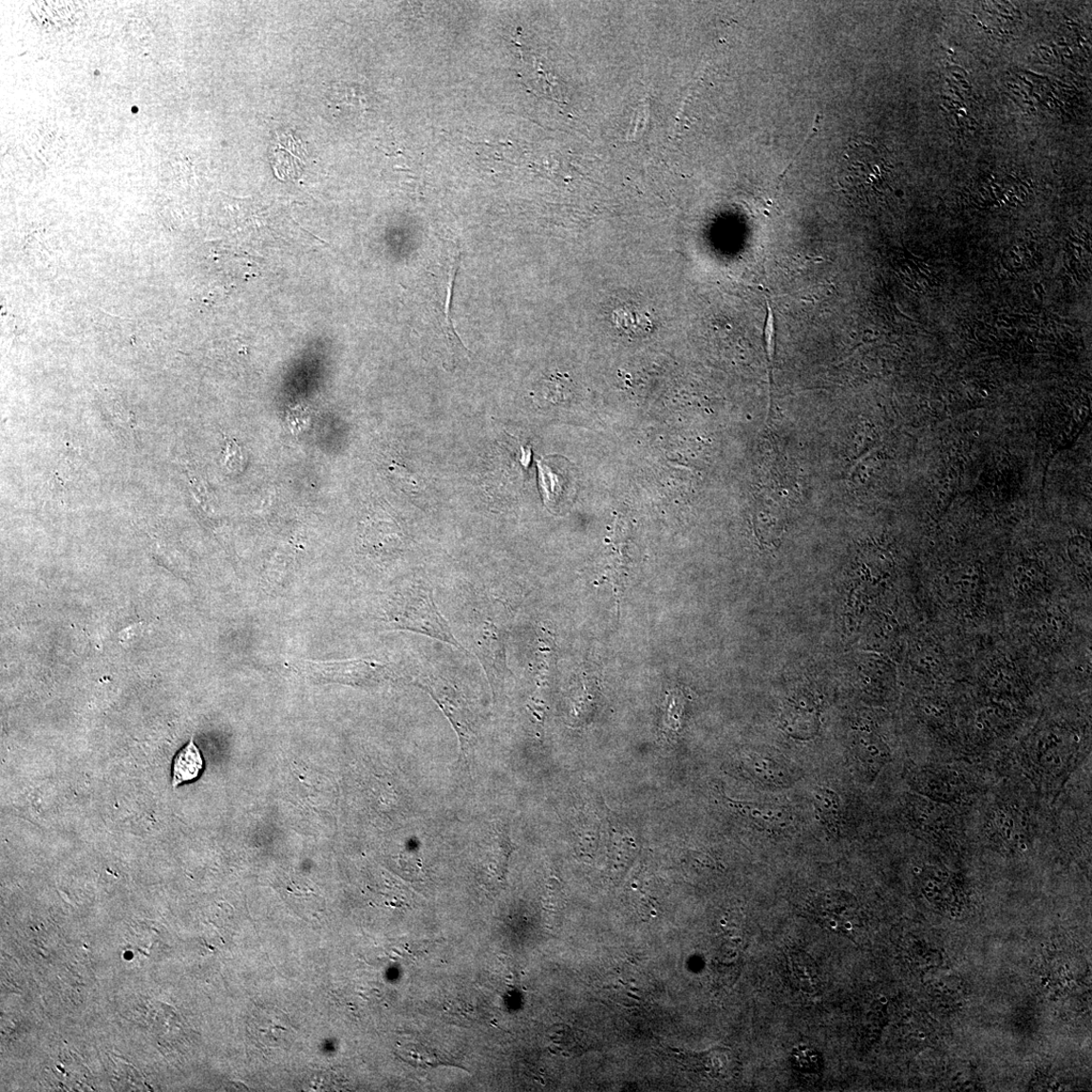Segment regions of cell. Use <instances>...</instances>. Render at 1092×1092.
I'll return each mask as SVG.
<instances>
[{"label": "cell", "instance_id": "6da1fadb", "mask_svg": "<svg viewBox=\"0 0 1092 1092\" xmlns=\"http://www.w3.org/2000/svg\"><path fill=\"white\" fill-rule=\"evenodd\" d=\"M884 152L862 138L853 139L841 154L838 180L849 198L868 201L880 193L884 174L888 173Z\"/></svg>", "mask_w": 1092, "mask_h": 1092}, {"label": "cell", "instance_id": "7a4b0ae2", "mask_svg": "<svg viewBox=\"0 0 1092 1092\" xmlns=\"http://www.w3.org/2000/svg\"><path fill=\"white\" fill-rule=\"evenodd\" d=\"M398 607L397 620L401 629L439 639L464 650L437 608L431 590L418 586L405 591Z\"/></svg>", "mask_w": 1092, "mask_h": 1092}, {"label": "cell", "instance_id": "3957f363", "mask_svg": "<svg viewBox=\"0 0 1092 1092\" xmlns=\"http://www.w3.org/2000/svg\"><path fill=\"white\" fill-rule=\"evenodd\" d=\"M983 832L992 846L1024 851L1031 840V821L1015 801L998 800L988 810Z\"/></svg>", "mask_w": 1092, "mask_h": 1092}, {"label": "cell", "instance_id": "277c9868", "mask_svg": "<svg viewBox=\"0 0 1092 1092\" xmlns=\"http://www.w3.org/2000/svg\"><path fill=\"white\" fill-rule=\"evenodd\" d=\"M912 784L922 797L947 805L959 803L974 792L970 780L962 771L937 764L917 770Z\"/></svg>", "mask_w": 1092, "mask_h": 1092}, {"label": "cell", "instance_id": "5b68a950", "mask_svg": "<svg viewBox=\"0 0 1092 1092\" xmlns=\"http://www.w3.org/2000/svg\"><path fill=\"white\" fill-rule=\"evenodd\" d=\"M419 687L424 689L440 706L454 726L461 741L462 750L476 738L474 719L464 698L445 678L428 674L418 677Z\"/></svg>", "mask_w": 1092, "mask_h": 1092}, {"label": "cell", "instance_id": "8992f818", "mask_svg": "<svg viewBox=\"0 0 1092 1092\" xmlns=\"http://www.w3.org/2000/svg\"><path fill=\"white\" fill-rule=\"evenodd\" d=\"M808 913L826 931L852 938L860 924L856 899L844 892H828L810 902Z\"/></svg>", "mask_w": 1092, "mask_h": 1092}, {"label": "cell", "instance_id": "52a82bcc", "mask_svg": "<svg viewBox=\"0 0 1092 1092\" xmlns=\"http://www.w3.org/2000/svg\"><path fill=\"white\" fill-rule=\"evenodd\" d=\"M476 653L494 687L507 674L502 631L490 621L483 622L475 635Z\"/></svg>", "mask_w": 1092, "mask_h": 1092}, {"label": "cell", "instance_id": "ba28073f", "mask_svg": "<svg viewBox=\"0 0 1092 1092\" xmlns=\"http://www.w3.org/2000/svg\"><path fill=\"white\" fill-rule=\"evenodd\" d=\"M907 803L908 819L918 832L931 837H944L954 825L951 810L947 804L932 801L922 795L909 798Z\"/></svg>", "mask_w": 1092, "mask_h": 1092}, {"label": "cell", "instance_id": "9c48e42d", "mask_svg": "<svg viewBox=\"0 0 1092 1092\" xmlns=\"http://www.w3.org/2000/svg\"><path fill=\"white\" fill-rule=\"evenodd\" d=\"M742 764L748 774L763 784L785 786L794 781V772L788 764L771 755L753 754Z\"/></svg>", "mask_w": 1092, "mask_h": 1092}, {"label": "cell", "instance_id": "30bf717a", "mask_svg": "<svg viewBox=\"0 0 1092 1092\" xmlns=\"http://www.w3.org/2000/svg\"><path fill=\"white\" fill-rule=\"evenodd\" d=\"M726 804L733 810L757 824L767 829H782L790 822V814L781 806L767 805L756 802H747L725 799Z\"/></svg>", "mask_w": 1092, "mask_h": 1092}, {"label": "cell", "instance_id": "8fae6325", "mask_svg": "<svg viewBox=\"0 0 1092 1092\" xmlns=\"http://www.w3.org/2000/svg\"><path fill=\"white\" fill-rule=\"evenodd\" d=\"M790 978L795 988L806 993H814L819 988L818 966L805 951H790L787 959Z\"/></svg>", "mask_w": 1092, "mask_h": 1092}, {"label": "cell", "instance_id": "7c38bea8", "mask_svg": "<svg viewBox=\"0 0 1092 1092\" xmlns=\"http://www.w3.org/2000/svg\"><path fill=\"white\" fill-rule=\"evenodd\" d=\"M204 769V760L192 739L177 755L173 767V786L194 781Z\"/></svg>", "mask_w": 1092, "mask_h": 1092}, {"label": "cell", "instance_id": "4fadbf2b", "mask_svg": "<svg viewBox=\"0 0 1092 1092\" xmlns=\"http://www.w3.org/2000/svg\"><path fill=\"white\" fill-rule=\"evenodd\" d=\"M856 757L859 769L867 779L873 780L885 766L889 753L884 744L866 740L857 744Z\"/></svg>", "mask_w": 1092, "mask_h": 1092}, {"label": "cell", "instance_id": "5bb4252c", "mask_svg": "<svg viewBox=\"0 0 1092 1092\" xmlns=\"http://www.w3.org/2000/svg\"><path fill=\"white\" fill-rule=\"evenodd\" d=\"M695 1071H705L711 1078H725L731 1069L732 1054L728 1050H713L702 1055L686 1057L684 1061Z\"/></svg>", "mask_w": 1092, "mask_h": 1092}, {"label": "cell", "instance_id": "9a60e30c", "mask_svg": "<svg viewBox=\"0 0 1092 1092\" xmlns=\"http://www.w3.org/2000/svg\"><path fill=\"white\" fill-rule=\"evenodd\" d=\"M815 805L825 828L832 836L838 837L840 819V801L838 794L830 789L819 788L815 792Z\"/></svg>", "mask_w": 1092, "mask_h": 1092}, {"label": "cell", "instance_id": "2e32d148", "mask_svg": "<svg viewBox=\"0 0 1092 1092\" xmlns=\"http://www.w3.org/2000/svg\"><path fill=\"white\" fill-rule=\"evenodd\" d=\"M613 321L619 330L629 334L648 333L651 328L649 315L631 308L614 311Z\"/></svg>", "mask_w": 1092, "mask_h": 1092}, {"label": "cell", "instance_id": "e0dca14e", "mask_svg": "<svg viewBox=\"0 0 1092 1092\" xmlns=\"http://www.w3.org/2000/svg\"><path fill=\"white\" fill-rule=\"evenodd\" d=\"M407 1049L408 1052H405V1056L410 1058V1060L407 1061H409V1063L413 1065H418L421 1067H435L446 1064L451 1065V1061L448 1058L444 1057L442 1054H440L437 1051H433L423 1046V1045H418V1046H413L412 1045V1046Z\"/></svg>", "mask_w": 1092, "mask_h": 1092}, {"label": "cell", "instance_id": "ac0fdd59", "mask_svg": "<svg viewBox=\"0 0 1092 1092\" xmlns=\"http://www.w3.org/2000/svg\"><path fill=\"white\" fill-rule=\"evenodd\" d=\"M792 1061L794 1068L804 1073H818L821 1068L820 1055L809 1047L794 1050Z\"/></svg>", "mask_w": 1092, "mask_h": 1092}, {"label": "cell", "instance_id": "d6986e66", "mask_svg": "<svg viewBox=\"0 0 1092 1092\" xmlns=\"http://www.w3.org/2000/svg\"><path fill=\"white\" fill-rule=\"evenodd\" d=\"M763 335L764 341H766V349L769 356V361H772L775 352L776 329L773 311L770 306H768L767 318L766 322H764Z\"/></svg>", "mask_w": 1092, "mask_h": 1092}]
</instances>
